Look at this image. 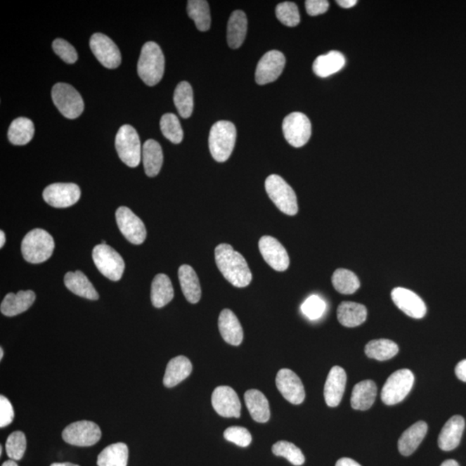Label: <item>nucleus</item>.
<instances>
[{
    "instance_id": "ddd939ff",
    "label": "nucleus",
    "mask_w": 466,
    "mask_h": 466,
    "mask_svg": "<svg viewBox=\"0 0 466 466\" xmlns=\"http://www.w3.org/2000/svg\"><path fill=\"white\" fill-rule=\"evenodd\" d=\"M90 48L102 65L113 70L121 64V53L111 39L101 33L93 34L90 39Z\"/></svg>"
},
{
    "instance_id": "f3484780",
    "label": "nucleus",
    "mask_w": 466,
    "mask_h": 466,
    "mask_svg": "<svg viewBox=\"0 0 466 466\" xmlns=\"http://www.w3.org/2000/svg\"><path fill=\"white\" fill-rule=\"evenodd\" d=\"M276 387L284 399L290 403L299 405L303 403L306 394L304 386L297 374L289 369L278 371L276 379Z\"/></svg>"
},
{
    "instance_id": "f8f14e48",
    "label": "nucleus",
    "mask_w": 466,
    "mask_h": 466,
    "mask_svg": "<svg viewBox=\"0 0 466 466\" xmlns=\"http://www.w3.org/2000/svg\"><path fill=\"white\" fill-rule=\"evenodd\" d=\"M117 226L124 238L134 245H141L146 238L145 224L130 208L120 207L116 212Z\"/></svg>"
},
{
    "instance_id": "7ed1b4c3",
    "label": "nucleus",
    "mask_w": 466,
    "mask_h": 466,
    "mask_svg": "<svg viewBox=\"0 0 466 466\" xmlns=\"http://www.w3.org/2000/svg\"><path fill=\"white\" fill-rule=\"evenodd\" d=\"M237 130L229 121H218L211 128L209 149L215 161L224 162L228 160L236 143Z\"/></svg>"
},
{
    "instance_id": "6ab92c4d",
    "label": "nucleus",
    "mask_w": 466,
    "mask_h": 466,
    "mask_svg": "<svg viewBox=\"0 0 466 466\" xmlns=\"http://www.w3.org/2000/svg\"><path fill=\"white\" fill-rule=\"evenodd\" d=\"M391 298L397 308L408 316L422 319L426 316V304L414 292L404 287H396L391 292Z\"/></svg>"
},
{
    "instance_id": "6e6552de",
    "label": "nucleus",
    "mask_w": 466,
    "mask_h": 466,
    "mask_svg": "<svg viewBox=\"0 0 466 466\" xmlns=\"http://www.w3.org/2000/svg\"><path fill=\"white\" fill-rule=\"evenodd\" d=\"M415 376L410 370H396L386 381L381 393L382 403L389 406L401 403L411 391Z\"/></svg>"
},
{
    "instance_id": "f257e3e1",
    "label": "nucleus",
    "mask_w": 466,
    "mask_h": 466,
    "mask_svg": "<svg viewBox=\"0 0 466 466\" xmlns=\"http://www.w3.org/2000/svg\"><path fill=\"white\" fill-rule=\"evenodd\" d=\"M215 261L224 278L237 287H245L251 283L252 271L245 257L235 251L233 246L221 244L215 249Z\"/></svg>"
},
{
    "instance_id": "3c124183",
    "label": "nucleus",
    "mask_w": 466,
    "mask_h": 466,
    "mask_svg": "<svg viewBox=\"0 0 466 466\" xmlns=\"http://www.w3.org/2000/svg\"><path fill=\"white\" fill-rule=\"evenodd\" d=\"M455 374L460 381L466 382V359L458 363Z\"/></svg>"
},
{
    "instance_id": "2f4dec72",
    "label": "nucleus",
    "mask_w": 466,
    "mask_h": 466,
    "mask_svg": "<svg viewBox=\"0 0 466 466\" xmlns=\"http://www.w3.org/2000/svg\"><path fill=\"white\" fill-rule=\"evenodd\" d=\"M142 155L146 175L149 177L157 176L164 164V153L161 145L153 139L147 140L143 143Z\"/></svg>"
},
{
    "instance_id": "b1692460",
    "label": "nucleus",
    "mask_w": 466,
    "mask_h": 466,
    "mask_svg": "<svg viewBox=\"0 0 466 466\" xmlns=\"http://www.w3.org/2000/svg\"><path fill=\"white\" fill-rule=\"evenodd\" d=\"M193 366L188 358L178 356L174 358L167 365L164 377V384L167 388H173L190 376Z\"/></svg>"
},
{
    "instance_id": "4d7b16f0",
    "label": "nucleus",
    "mask_w": 466,
    "mask_h": 466,
    "mask_svg": "<svg viewBox=\"0 0 466 466\" xmlns=\"http://www.w3.org/2000/svg\"><path fill=\"white\" fill-rule=\"evenodd\" d=\"M2 466H18V464L16 463V461L10 460H7L2 465Z\"/></svg>"
},
{
    "instance_id": "a878e982",
    "label": "nucleus",
    "mask_w": 466,
    "mask_h": 466,
    "mask_svg": "<svg viewBox=\"0 0 466 466\" xmlns=\"http://www.w3.org/2000/svg\"><path fill=\"white\" fill-rule=\"evenodd\" d=\"M245 401L252 418L255 422L265 423L270 420V404L266 396L259 390L250 389L246 391Z\"/></svg>"
},
{
    "instance_id": "bf43d9fd",
    "label": "nucleus",
    "mask_w": 466,
    "mask_h": 466,
    "mask_svg": "<svg viewBox=\"0 0 466 466\" xmlns=\"http://www.w3.org/2000/svg\"><path fill=\"white\" fill-rule=\"evenodd\" d=\"M4 356V351L2 348H0V360H2Z\"/></svg>"
},
{
    "instance_id": "5701e85b",
    "label": "nucleus",
    "mask_w": 466,
    "mask_h": 466,
    "mask_svg": "<svg viewBox=\"0 0 466 466\" xmlns=\"http://www.w3.org/2000/svg\"><path fill=\"white\" fill-rule=\"evenodd\" d=\"M36 300L32 290H21L17 294L9 293L4 298L0 310L4 316L13 317L27 311Z\"/></svg>"
},
{
    "instance_id": "09e8293b",
    "label": "nucleus",
    "mask_w": 466,
    "mask_h": 466,
    "mask_svg": "<svg viewBox=\"0 0 466 466\" xmlns=\"http://www.w3.org/2000/svg\"><path fill=\"white\" fill-rule=\"evenodd\" d=\"M14 419V410L11 401L6 396H0V427L9 426Z\"/></svg>"
},
{
    "instance_id": "864d4df0",
    "label": "nucleus",
    "mask_w": 466,
    "mask_h": 466,
    "mask_svg": "<svg viewBox=\"0 0 466 466\" xmlns=\"http://www.w3.org/2000/svg\"><path fill=\"white\" fill-rule=\"evenodd\" d=\"M357 3V0H338V1H337V4H338L339 6L346 9L351 8V7L356 6V4Z\"/></svg>"
},
{
    "instance_id": "20e7f679",
    "label": "nucleus",
    "mask_w": 466,
    "mask_h": 466,
    "mask_svg": "<svg viewBox=\"0 0 466 466\" xmlns=\"http://www.w3.org/2000/svg\"><path fill=\"white\" fill-rule=\"evenodd\" d=\"M21 249L22 257L27 262L41 264L52 256L55 242L46 231L34 229L26 234L22 240Z\"/></svg>"
},
{
    "instance_id": "aec40b11",
    "label": "nucleus",
    "mask_w": 466,
    "mask_h": 466,
    "mask_svg": "<svg viewBox=\"0 0 466 466\" xmlns=\"http://www.w3.org/2000/svg\"><path fill=\"white\" fill-rule=\"evenodd\" d=\"M347 373L339 366H335L329 373L324 389V396L328 406H339L343 399L347 385Z\"/></svg>"
},
{
    "instance_id": "cd10ccee",
    "label": "nucleus",
    "mask_w": 466,
    "mask_h": 466,
    "mask_svg": "<svg viewBox=\"0 0 466 466\" xmlns=\"http://www.w3.org/2000/svg\"><path fill=\"white\" fill-rule=\"evenodd\" d=\"M181 290L186 299L192 304L198 303L202 297V289L198 276L191 266L184 264L181 265L178 271Z\"/></svg>"
},
{
    "instance_id": "79ce46f5",
    "label": "nucleus",
    "mask_w": 466,
    "mask_h": 466,
    "mask_svg": "<svg viewBox=\"0 0 466 466\" xmlns=\"http://www.w3.org/2000/svg\"><path fill=\"white\" fill-rule=\"evenodd\" d=\"M272 453L278 457L285 458L292 465L300 466L304 464L305 457L300 448L289 441L276 442L272 446Z\"/></svg>"
},
{
    "instance_id": "39448f33",
    "label": "nucleus",
    "mask_w": 466,
    "mask_h": 466,
    "mask_svg": "<svg viewBox=\"0 0 466 466\" xmlns=\"http://www.w3.org/2000/svg\"><path fill=\"white\" fill-rule=\"evenodd\" d=\"M265 189L272 202L283 214L293 216L298 213L297 195L281 176L271 175L267 177Z\"/></svg>"
},
{
    "instance_id": "7c9ffc66",
    "label": "nucleus",
    "mask_w": 466,
    "mask_h": 466,
    "mask_svg": "<svg viewBox=\"0 0 466 466\" xmlns=\"http://www.w3.org/2000/svg\"><path fill=\"white\" fill-rule=\"evenodd\" d=\"M339 323L344 327L356 328L362 325L367 319V309L357 302H344L337 310Z\"/></svg>"
},
{
    "instance_id": "72a5a7b5",
    "label": "nucleus",
    "mask_w": 466,
    "mask_h": 466,
    "mask_svg": "<svg viewBox=\"0 0 466 466\" xmlns=\"http://www.w3.org/2000/svg\"><path fill=\"white\" fill-rule=\"evenodd\" d=\"M151 302L155 308L161 309L169 304L174 298V289L168 276L158 274L151 284Z\"/></svg>"
},
{
    "instance_id": "49530a36",
    "label": "nucleus",
    "mask_w": 466,
    "mask_h": 466,
    "mask_svg": "<svg viewBox=\"0 0 466 466\" xmlns=\"http://www.w3.org/2000/svg\"><path fill=\"white\" fill-rule=\"evenodd\" d=\"M224 437L238 446L247 447L251 444L252 437L249 430L242 427H230L224 432Z\"/></svg>"
},
{
    "instance_id": "5fc2aeb1",
    "label": "nucleus",
    "mask_w": 466,
    "mask_h": 466,
    "mask_svg": "<svg viewBox=\"0 0 466 466\" xmlns=\"http://www.w3.org/2000/svg\"><path fill=\"white\" fill-rule=\"evenodd\" d=\"M441 466H460L458 462L453 460H448L443 462Z\"/></svg>"
},
{
    "instance_id": "dca6fc26",
    "label": "nucleus",
    "mask_w": 466,
    "mask_h": 466,
    "mask_svg": "<svg viewBox=\"0 0 466 466\" xmlns=\"http://www.w3.org/2000/svg\"><path fill=\"white\" fill-rule=\"evenodd\" d=\"M212 404L217 414L226 418H240L241 403L233 388L219 386L212 395Z\"/></svg>"
},
{
    "instance_id": "4468645a",
    "label": "nucleus",
    "mask_w": 466,
    "mask_h": 466,
    "mask_svg": "<svg viewBox=\"0 0 466 466\" xmlns=\"http://www.w3.org/2000/svg\"><path fill=\"white\" fill-rule=\"evenodd\" d=\"M285 63V56L282 52H267L257 66L255 78L257 84L265 85L276 81L282 75Z\"/></svg>"
},
{
    "instance_id": "603ef678",
    "label": "nucleus",
    "mask_w": 466,
    "mask_h": 466,
    "mask_svg": "<svg viewBox=\"0 0 466 466\" xmlns=\"http://www.w3.org/2000/svg\"><path fill=\"white\" fill-rule=\"evenodd\" d=\"M335 466H362V465H359L358 462L351 460V458H340V460H339L338 461H337Z\"/></svg>"
},
{
    "instance_id": "58836bf2",
    "label": "nucleus",
    "mask_w": 466,
    "mask_h": 466,
    "mask_svg": "<svg viewBox=\"0 0 466 466\" xmlns=\"http://www.w3.org/2000/svg\"><path fill=\"white\" fill-rule=\"evenodd\" d=\"M367 357L385 361L395 357L399 354V347L395 342L389 339H376L370 341L365 347Z\"/></svg>"
},
{
    "instance_id": "393cba45",
    "label": "nucleus",
    "mask_w": 466,
    "mask_h": 466,
    "mask_svg": "<svg viewBox=\"0 0 466 466\" xmlns=\"http://www.w3.org/2000/svg\"><path fill=\"white\" fill-rule=\"evenodd\" d=\"M427 424L422 420L416 422L404 432L399 441V450L403 456H409L418 448L426 437Z\"/></svg>"
},
{
    "instance_id": "f03ea898",
    "label": "nucleus",
    "mask_w": 466,
    "mask_h": 466,
    "mask_svg": "<svg viewBox=\"0 0 466 466\" xmlns=\"http://www.w3.org/2000/svg\"><path fill=\"white\" fill-rule=\"evenodd\" d=\"M164 53L157 44L148 41L143 45L138 63V74L147 86L160 82L164 75Z\"/></svg>"
},
{
    "instance_id": "c9c22d12",
    "label": "nucleus",
    "mask_w": 466,
    "mask_h": 466,
    "mask_svg": "<svg viewBox=\"0 0 466 466\" xmlns=\"http://www.w3.org/2000/svg\"><path fill=\"white\" fill-rule=\"evenodd\" d=\"M128 446L124 443H115L102 451L98 457V466H127Z\"/></svg>"
},
{
    "instance_id": "4be33fe9",
    "label": "nucleus",
    "mask_w": 466,
    "mask_h": 466,
    "mask_svg": "<svg viewBox=\"0 0 466 466\" xmlns=\"http://www.w3.org/2000/svg\"><path fill=\"white\" fill-rule=\"evenodd\" d=\"M219 329L224 340L232 346H240L244 339L243 328L233 311L224 309L219 317Z\"/></svg>"
},
{
    "instance_id": "c03bdc74",
    "label": "nucleus",
    "mask_w": 466,
    "mask_h": 466,
    "mask_svg": "<svg viewBox=\"0 0 466 466\" xmlns=\"http://www.w3.org/2000/svg\"><path fill=\"white\" fill-rule=\"evenodd\" d=\"M26 450L25 434L21 431L11 434L6 443V451L10 460H20Z\"/></svg>"
},
{
    "instance_id": "4c0bfd02",
    "label": "nucleus",
    "mask_w": 466,
    "mask_h": 466,
    "mask_svg": "<svg viewBox=\"0 0 466 466\" xmlns=\"http://www.w3.org/2000/svg\"><path fill=\"white\" fill-rule=\"evenodd\" d=\"M187 11L200 32H207L211 26L209 5L206 0H189Z\"/></svg>"
},
{
    "instance_id": "1a4fd4ad",
    "label": "nucleus",
    "mask_w": 466,
    "mask_h": 466,
    "mask_svg": "<svg viewBox=\"0 0 466 466\" xmlns=\"http://www.w3.org/2000/svg\"><path fill=\"white\" fill-rule=\"evenodd\" d=\"M94 264L102 275L112 281H119L124 271L122 257L108 245H98L93 250Z\"/></svg>"
},
{
    "instance_id": "c756f323",
    "label": "nucleus",
    "mask_w": 466,
    "mask_h": 466,
    "mask_svg": "<svg viewBox=\"0 0 466 466\" xmlns=\"http://www.w3.org/2000/svg\"><path fill=\"white\" fill-rule=\"evenodd\" d=\"M247 34V18L243 11H233L227 25V43L230 48L241 47Z\"/></svg>"
},
{
    "instance_id": "13d9d810",
    "label": "nucleus",
    "mask_w": 466,
    "mask_h": 466,
    "mask_svg": "<svg viewBox=\"0 0 466 466\" xmlns=\"http://www.w3.org/2000/svg\"><path fill=\"white\" fill-rule=\"evenodd\" d=\"M51 466H79L77 465L72 464V463H54L52 464Z\"/></svg>"
},
{
    "instance_id": "6e6d98bb",
    "label": "nucleus",
    "mask_w": 466,
    "mask_h": 466,
    "mask_svg": "<svg viewBox=\"0 0 466 466\" xmlns=\"http://www.w3.org/2000/svg\"><path fill=\"white\" fill-rule=\"evenodd\" d=\"M6 243V235L5 233L1 231L0 232V247H3L4 245Z\"/></svg>"
},
{
    "instance_id": "c85d7f7f",
    "label": "nucleus",
    "mask_w": 466,
    "mask_h": 466,
    "mask_svg": "<svg viewBox=\"0 0 466 466\" xmlns=\"http://www.w3.org/2000/svg\"><path fill=\"white\" fill-rule=\"evenodd\" d=\"M64 283L72 293L89 300L96 301L100 295L92 283L82 271L67 272L64 278Z\"/></svg>"
},
{
    "instance_id": "a19ab883",
    "label": "nucleus",
    "mask_w": 466,
    "mask_h": 466,
    "mask_svg": "<svg viewBox=\"0 0 466 466\" xmlns=\"http://www.w3.org/2000/svg\"><path fill=\"white\" fill-rule=\"evenodd\" d=\"M160 127L162 135L173 143H180L183 139V131L176 115L166 113L162 117Z\"/></svg>"
},
{
    "instance_id": "ea45409f",
    "label": "nucleus",
    "mask_w": 466,
    "mask_h": 466,
    "mask_svg": "<svg viewBox=\"0 0 466 466\" xmlns=\"http://www.w3.org/2000/svg\"><path fill=\"white\" fill-rule=\"evenodd\" d=\"M332 282L335 289L342 295L354 294L360 287L358 276L346 268H338L333 273Z\"/></svg>"
},
{
    "instance_id": "e433bc0d",
    "label": "nucleus",
    "mask_w": 466,
    "mask_h": 466,
    "mask_svg": "<svg viewBox=\"0 0 466 466\" xmlns=\"http://www.w3.org/2000/svg\"><path fill=\"white\" fill-rule=\"evenodd\" d=\"M174 103L183 119H188L192 115L194 110V93L188 82H181L177 85L174 93Z\"/></svg>"
},
{
    "instance_id": "423d86ee",
    "label": "nucleus",
    "mask_w": 466,
    "mask_h": 466,
    "mask_svg": "<svg viewBox=\"0 0 466 466\" xmlns=\"http://www.w3.org/2000/svg\"><path fill=\"white\" fill-rule=\"evenodd\" d=\"M115 146L117 155L124 164L131 168L139 165L141 162L142 148L135 128L129 124L121 127L116 136Z\"/></svg>"
},
{
    "instance_id": "bb28decb",
    "label": "nucleus",
    "mask_w": 466,
    "mask_h": 466,
    "mask_svg": "<svg viewBox=\"0 0 466 466\" xmlns=\"http://www.w3.org/2000/svg\"><path fill=\"white\" fill-rule=\"evenodd\" d=\"M377 387L371 380L358 382L354 386L351 397V405L356 410L365 411L370 408L376 400Z\"/></svg>"
},
{
    "instance_id": "9d476101",
    "label": "nucleus",
    "mask_w": 466,
    "mask_h": 466,
    "mask_svg": "<svg viewBox=\"0 0 466 466\" xmlns=\"http://www.w3.org/2000/svg\"><path fill=\"white\" fill-rule=\"evenodd\" d=\"M283 135L287 142L295 148L304 146L312 134L309 117L302 112H292L283 122Z\"/></svg>"
},
{
    "instance_id": "0eeeda50",
    "label": "nucleus",
    "mask_w": 466,
    "mask_h": 466,
    "mask_svg": "<svg viewBox=\"0 0 466 466\" xmlns=\"http://www.w3.org/2000/svg\"><path fill=\"white\" fill-rule=\"evenodd\" d=\"M53 102L64 117L77 119L84 111V101L78 91L67 83H58L53 86Z\"/></svg>"
},
{
    "instance_id": "2eb2a0df",
    "label": "nucleus",
    "mask_w": 466,
    "mask_h": 466,
    "mask_svg": "<svg viewBox=\"0 0 466 466\" xmlns=\"http://www.w3.org/2000/svg\"><path fill=\"white\" fill-rule=\"evenodd\" d=\"M43 195L49 206L65 208L78 202L81 189L75 183H54L44 189Z\"/></svg>"
},
{
    "instance_id": "de8ad7c7",
    "label": "nucleus",
    "mask_w": 466,
    "mask_h": 466,
    "mask_svg": "<svg viewBox=\"0 0 466 466\" xmlns=\"http://www.w3.org/2000/svg\"><path fill=\"white\" fill-rule=\"evenodd\" d=\"M52 47L53 49H54L56 54L58 55L63 62H65L67 64H74L77 62L78 59L77 52L75 51L73 45H71L66 40L62 39H56L53 41Z\"/></svg>"
},
{
    "instance_id": "a18cd8bd",
    "label": "nucleus",
    "mask_w": 466,
    "mask_h": 466,
    "mask_svg": "<svg viewBox=\"0 0 466 466\" xmlns=\"http://www.w3.org/2000/svg\"><path fill=\"white\" fill-rule=\"evenodd\" d=\"M325 308V302L318 295H311L303 302L301 310L303 314L311 321L320 319L323 316Z\"/></svg>"
},
{
    "instance_id": "9b49d317",
    "label": "nucleus",
    "mask_w": 466,
    "mask_h": 466,
    "mask_svg": "<svg viewBox=\"0 0 466 466\" xmlns=\"http://www.w3.org/2000/svg\"><path fill=\"white\" fill-rule=\"evenodd\" d=\"M63 438L67 444L77 446L96 445L101 438L100 427L89 420H79L68 425L63 432Z\"/></svg>"
},
{
    "instance_id": "8fccbe9b",
    "label": "nucleus",
    "mask_w": 466,
    "mask_h": 466,
    "mask_svg": "<svg viewBox=\"0 0 466 466\" xmlns=\"http://www.w3.org/2000/svg\"><path fill=\"white\" fill-rule=\"evenodd\" d=\"M305 5L306 13L312 17L327 13L329 8V2L327 0H308Z\"/></svg>"
},
{
    "instance_id": "473e14b6",
    "label": "nucleus",
    "mask_w": 466,
    "mask_h": 466,
    "mask_svg": "<svg viewBox=\"0 0 466 466\" xmlns=\"http://www.w3.org/2000/svg\"><path fill=\"white\" fill-rule=\"evenodd\" d=\"M346 64V58L339 51H330L318 56L314 60L313 70L317 77L325 78L340 71Z\"/></svg>"
},
{
    "instance_id": "37998d69",
    "label": "nucleus",
    "mask_w": 466,
    "mask_h": 466,
    "mask_svg": "<svg viewBox=\"0 0 466 466\" xmlns=\"http://www.w3.org/2000/svg\"><path fill=\"white\" fill-rule=\"evenodd\" d=\"M276 15L282 24L289 27H295L300 24V13L297 6L293 2L278 4L276 8Z\"/></svg>"
},
{
    "instance_id": "412c9836",
    "label": "nucleus",
    "mask_w": 466,
    "mask_h": 466,
    "mask_svg": "<svg viewBox=\"0 0 466 466\" xmlns=\"http://www.w3.org/2000/svg\"><path fill=\"white\" fill-rule=\"evenodd\" d=\"M465 427V419L460 415H454L447 420L438 439L439 448L446 452L457 448L463 435Z\"/></svg>"
},
{
    "instance_id": "f704fd0d",
    "label": "nucleus",
    "mask_w": 466,
    "mask_h": 466,
    "mask_svg": "<svg viewBox=\"0 0 466 466\" xmlns=\"http://www.w3.org/2000/svg\"><path fill=\"white\" fill-rule=\"evenodd\" d=\"M35 127L32 120L27 117H18L11 124L8 130L10 142L15 145H25L32 141Z\"/></svg>"
},
{
    "instance_id": "a211bd4d",
    "label": "nucleus",
    "mask_w": 466,
    "mask_h": 466,
    "mask_svg": "<svg viewBox=\"0 0 466 466\" xmlns=\"http://www.w3.org/2000/svg\"><path fill=\"white\" fill-rule=\"evenodd\" d=\"M259 245L265 262L275 271H285L289 268V254L276 238L264 236L260 238Z\"/></svg>"
}]
</instances>
